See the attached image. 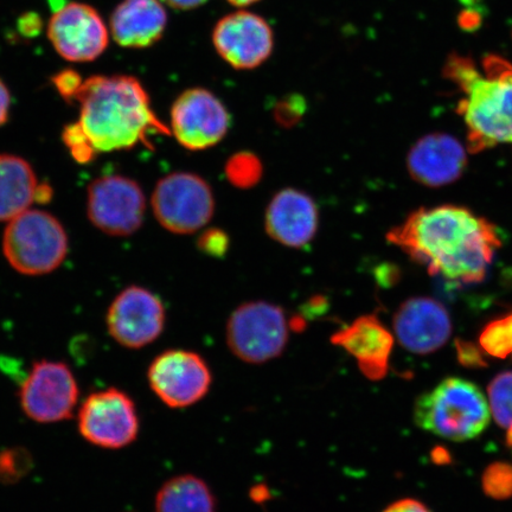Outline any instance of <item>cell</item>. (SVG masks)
I'll list each match as a JSON object with an SVG mask.
<instances>
[{"mask_svg":"<svg viewBox=\"0 0 512 512\" xmlns=\"http://www.w3.org/2000/svg\"><path fill=\"white\" fill-rule=\"evenodd\" d=\"M456 349L458 361L463 367L480 369L488 366L485 362L483 352L480 351L475 344L457 339Z\"/></svg>","mask_w":512,"mask_h":512,"instance_id":"cell-30","label":"cell"},{"mask_svg":"<svg viewBox=\"0 0 512 512\" xmlns=\"http://www.w3.org/2000/svg\"><path fill=\"white\" fill-rule=\"evenodd\" d=\"M162 2L172 9L189 11L200 8L207 0H162Z\"/></svg>","mask_w":512,"mask_h":512,"instance_id":"cell-36","label":"cell"},{"mask_svg":"<svg viewBox=\"0 0 512 512\" xmlns=\"http://www.w3.org/2000/svg\"><path fill=\"white\" fill-rule=\"evenodd\" d=\"M291 331L283 307L254 300L236 307L229 316L226 342L238 360L261 366L284 355Z\"/></svg>","mask_w":512,"mask_h":512,"instance_id":"cell-6","label":"cell"},{"mask_svg":"<svg viewBox=\"0 0 512 512\" xmlns=\"http://www.w3.org/2000/svg\"><path fill=\"white\" fill-rule=\"evenodd\" d=\"M78 102L79 120L64 127L62 140L70 155L88 164L101 155L139 145L152 149L151 137L171 136L157 117L149 93L134 76L94 75L81 82L68 104Z\"/></svg>","mask_w":512,"mask_h":512,"instance_id":"cell-1","label":"cell"},{"mask_svg":"<svg viewBox=\"0 0 512 512\" xmlns=\"http://www.w3.org/2000/svg\"><path fill=\"white\" fill-rule=\"evenodd\" d=\"M38 184L27 160L0 153V222L11 221L37 201Z\"/></svg>","mask_w":512,"mask_h":512,"instance_id":"cell-21","label":"cell"},{"mask_svg":"<svg viewBox=\"0 0 512 512\" xmlns=\"http://www.w3.org/2000/svg\"><path fill=\"white\" fill-rule=\"evenodd\" d=\"M54 86L57 92L60 93L62 98L69 102L76 91H78L81 85L82 79L79 73L75 70H63V72L57 74L53 78Z\"/></svg>","mask_w":512,"mask_h":512,"instance_id":"cell-31","label":"cell"},{"mask_svg":"<svg viewBox=\"0 0 512 512\" xmlns=\"http://www.w3.org/2000/svg\"><path fill=\"white\" fill-rule=\"evenodd\" d=\"M3 253L18 273L48 274L66 259L68 236L54 215L28 209L9 221L3 236Z\"/></svg>","mask_w":512,"mask_h":512,"instance_id":"cell-5","label":"cell"},{"mask_svg":"<svg viewBox=\"0 0 512 512\" xmlns=\"http://www.w3.org/2000/svg\"><path fill=\"white\" fill-rule=\"evenodd\" d=\"M330 342L355 358L361 373L370 381L387 376L394 337L375 315L358 317L331 336Z\"/></svg>","mask_w":512,"mask_h":512,"instance_id":"cell-19","label":"cell"},{"mask_svg":"<svg viewBox=\"0 0 512 512\" xmlns=\"http://www.w3.org/2000/svg\"><path fill=\"white\" fill-rule=\"evenodd\" d=\"M485 495L503 501L512 497V465L495 463L485 470L483 475Z\"/></svg>","mask_w":512,"mask_h":512,"instance_id":"cell-27","label":"cell"},{"mask_svg":"<svg viewBox=\"0 0 512 512\" xmlns=\"http://www.w3.org/2000/svg\"><path fill=\"white\" fill-rule=\"evenodd\" d=\"M227 2L236 6V8H246V6L260 2V0H227Z\"/></svg>","mask_w":512,"mask_h":512,"instance_id":"cell-39","label":"cell"},{"mask_svg":"<svg viewBox=\"0 0 512 512\" xmlns=\"http://www.w3.org/2000/svg\"><path fill=\"white\" fill-rule=\"evenodd\" d=\"M383 512H431L430 509L426 507L425 504H422L419 501H415V499H401L399 502H395L392 505L384 510Z\"/></svg>","mask_w":512,"mask_h":512,"instance_id":"cell-32","label":"cell"},{"mask_svg":"<svg viewBox=\"0 0 512 512\" xmlns=\"http://www.w3.org/2000/svg\"><path fill=\"white\" fill-rule=\"evenodd\" d=\"M387 240L425 266L430 275L464 285L484 280L502 246L494 224L469 209L448 204L415 210L389 230Z\"/></svg>","mask_w":512,"mask_h":512,"instance_id":"cell-2","label":"cell"},{"mask_svg":"<svg viewBox=\"0 0 512 512\" xmlns=\"http://www.w3.org/2000/svg\"><path fill=\"white\" fill-rule=\"evenodd\" d=\"M415 424L440 438L467 441L482 434L490 424V405L475 383L447 377L419 396L414 407Z\"/></svg>","mask_w":512,"mask_h":512,"instance_id":"cell-4","label":"cell"},{"mask_svg":"<svg viewBox=\"0 0 512 512\" xmlns=\"http://www.w3.org/2000/svg\"><path fill=\"white\" fill-rule=\"evenodd\" d=\"M78 401V382L72 370L62 362L34 363L19 389L23 412L40 424L72 418Z\"/></svg>","mask_w":512,"mask_h":512,"instance_id":"cell-10","label":"cell"},{"mask_svg":"<svg viewBox=\"0 0 512 512\" xmlns=\"http://www.w3.org/2000/svg\"><path fill=\"white\" fill-rule=\"evenodd\" d=\"M11 96L8 87L0 79V126L6 124L9 119Z\"/></svg>","mask_w":512,"mask_h":512,"instance_id":"cell-34","label":"cell"},{"mask_svg":"<svg viewBox=\"0 0 512 512\" xmlns=\"http://www.w3.org/2000/svg\"><path fill=\"white\" fill-rule=\"evenodd\" d=\"M230 241L224 230L209 228L204 230L197 240V247L200 251L213 258H223L228 253Z\"/></svg>","mask_w":512,"mask_h":512,"instance_id":"cell-29","label":"cell"},{"mask_svg":"<svg viewBox=\"0 0 512 512\" xmlns=\"http://www.w3.org/2000/svg\"><path fill=\"white\" fill-rule=\"evenodd\" d=\"M42 28L40 16L36 14H25L19 19V31L25 36H35Z\"/></svg>","mask_w":512,"mask_h":512,"instance_id":"cell-33","label":"cell"},{"mask_svg":"<svg viewBox=\"0 0 512 512\" xmlns=\"http://www.w3.org/2000/svg\"><path fill=\"white\" fill-rule=\"evenodd\" d=\"M213 44L223 61L238 70H251L270 59L274 35L265 18L249 11H235L220 19Z\"/></svg>","mask_w":512,"mask_h":512,"instance_id":"cell-15","label":"cell"},{"mask_svg":"<svg viewBox=\"0 0 512 512\" xmlns=\"http://www.w3.org/2000/svg\"><path fill=\"white\" fill-rule=\"evenodd\" d=\"M230 114L214 93L190 88L171 107V134L189 151L210 149L227 136Z\"/></svg>","mask_w":512,"mask_h":512,"instance_id":"cell-12","label":"cell"},{"mask_svg":"<svg viewBox=\"0 0 512 512\" xmlns=\"http://www.w3.org/2000/svg\"><path fill=\"white\" fill-rule=\"evenodd\" d=\"M467 166V152L456 138L446 133L422 137L408 152L409 176L427 188L457 182Z\"/></svg>","mask_w":512,"mask_h":512,"instance_id":"cell-18","label":"cell"},{"mask_svg":"<svg viewBox=\"0 0 512 512\" xmlns=\"http://www.w3.org/2000/svg\"><path fill=\"white\" fill-rule=\"evenodd\" d=\"M147 381L165 406L184 409L206 398L213 384V373L197 352L170 349L151 362Z\"/></svg>","mask_w":512,"mask_h":512,"instance_id":"cell-8","label":"cell"},{"mask_svg":"<svg viewBox=\"0 0 512 512\" xmlns=\"http://www.w3.org/2000/svg\"><path fill=\"white\" fill-rule=\"evenodd\" d=\"M318 227L317 204L302 190H280L268 203L265 215L266 232L280 245L304 248L316 238Z\"/></svg>","mask_w":512,"mask_h":512,"instance_id":"cell-17","label":"cell"},{"mask_svg":"<svg viewBox=\"0 0 512 512\" xmlns=\"http://www.w3.org/2000/svg\"><path fill=\"white\" fill-rule=\"evenodd\" d=\"M249 496L253 499L255 503L266 502L268 498H270L271 494L268 491L267 486L265 485H255L254 488L249 492Z\"/></svg>","mask_w":512,"mask_h":512,"instance_id":"cell-37","label":"cell"},{"mask_svg":"<svg viewBox=\"0 0 512 512\" xmlns=\"http://www.w3.org/2000/svg\"><path fill=\"white\" fill-rule=\"evenodd\" d=\"M480 348L486 354L501 358L512 355V313L508 316L492 320L485 326L479 337Z\"/></svg>","mask_w":512,"mask_h":512,"instance_id":"cell-24","label":"cell"},{"mask_svg":"<svg viewBox=\"0 0 512 512\" xmlns=\"http://www.w3.org/2000/svg\"><path fill=\"white\" fill-rule=\"evenodd\" d=\"M32 466L30 453L24 448H8L0 452V482L14 484L27 476Z\"/></svg>","mask_w":512,"mask_h":512,"instance_id":"cell-26","label":"cell"},{"mask_svg":"<svg viewBox=\"0 0 512 512\" xmlns=\"http://www.w3.org/2000/svg\"><path fill=\"white\" fill-rule=\"evenodd\" d=\"M480 23H482V18H480L478 12L475 10L464 11L463 14L459 16L460 27L465 30L477 29Z\"/></svg>","mask_w":512,"mask_h":512,"instance_id":"cell-35","label":"cell"},{"mask_svg":"<svg viewBox=\"0 0 512 512\" xmlns=\"http://www.w3.org/2000/svg\"><path fill=\"white\" fill-rule=\"evenodd\" d=\"M146 198L133 179L111 175L89 185L87 215L93 226L111 236H130L143 226Z\"/></svg>","mask_w":512,"mask_h":512,"instance_id":"cell-9","label":"cell"},{"mask_svg":"<svg viewBox=\"0 0 512 512\" xmlns=\"http://www.w3.org/2000/svg\"><path fill=\"white\" fill-rule=\"evenodd\" d=\"M165 307L155 293L140 286L120 292L108 309V332L121 347L138 350L155 343L163 334Z\"/></svg>","mask_w":512,"mask_h":512,"instance_id":"cell-13","label":"cell"},{"mask_svg":"<svg viewBox=\"0 0 512 512\" xmlns=\"http://www.w3.org/2000/svg\"><path fill=\"white\" fill-rule=\"evenodd\" d=\"M78 424L89 444L110 450L133 444L140 427L136 403L117 388L89 395L79 409Z\"/></svg>","mask_w":512,"mask_h":512,"instance_id":"cell-11","label":"cell"},{"mask_svg":"<svg viewBox=\"0 0 512 512\" xmlns=\"http://www.w3.org/2000/svg\"><path fill=\"white\" fill-rule=\"evenodd\" d=\"M305 111L306 102L303 96H286L275 105L274 119L283 127H293L303 119Z\"/></svg>","mask_w":512,"mask_h":512,"instance_id":"cell-28","label":"cell"},{"mask_svg":"<svg viewBox=\"0 0 512 512\" xmlns=\"http://www.w3.org/2000/svg\"><path fill=\"white\" fill-rule=\"evenodd\" d=\"M48 37L57 54L70 62L94 61L110 42L99 12L82 3H69L56 10L48 24Z\"/></svg>","mask_w":512,"mask_h":512,"instance_id":"cell-14","label":"cell"},{"mask_svg":"<svg viewBox=\"0 0 512 512\" xmlns=\"http://www.w3.org/2000/svg\"><path fill=\"white\" fill-rule=\"evenodd\" d=\"M394 331L403 348L427 355L444 347L452 335V322L445 306L437 300L414 297L396 311Z\"/></svg>","mask_w":512,"mask_h":512,"instance_id":"cell-16","label":"cell"},{"mask_svg":"<svg viewBox=\"0 0 512 512\" xmlns=\"http://www.w3.org/2000/svg\"><path fill=\"white\" fill-rule=\"evenodd\" d=\"M447 80L456 83L464 98L457 112L467 128V151L479 153L499 144L512 145V63L488 55L480 73L469 57L448 56Z\"/></svg>","mask_w":512,"mask_h":512,"instance_id":"cell-3","label":"cell"},{"mask_svg":"<svg viewBox=\"0 0 512 512\" xmlns=\"http://www.w3.org/2000/svg\"><path fill=\"white\" fill-rule=\"evenodd\" d=\"M155 512H217V499L206 480L188 473L160 486Z\"/></svg>","mask_w":512,"mask_h":512,"instance_id":"cell-22","label":"cell"},{"mask_svg":"<svg viewBox=\"0 0 512 512\" xmlns=\"http://www.w3.org/2000/svg\"><path fill=\"white\" fill-rule=\"evenodd\" d=\"M489 405L497 424L512 430V371H504L491 381L488 388Z\"/></svg>","mask_w":512,"mask_h":512,"instance_id":"cell-25","label":"cell"},{"mask_svg":"<svg viewBox=\"0 0 512 512\" xmlns=\"http://www.w3.org/2000/svg\"><path fill=\"white\" fill-rule=\"evenodd\" d=\"M110 24L119 46L150 48L162 40L168 14L162 0H124L113 11Z\"/></svg>","mask_w":512,"mask_h":512,"instance_id":"cell-20","label":"cell"},{"mask_svg":"<svg viewBox=\"0 0 512 512\" xmlns=\"http://www.w3.org/2000/svg\"><path fill=\"white\" fill-rule=\"evenodd\" d=\"M227 179L235 188L248 190L258 185L264 175V166L258 156L252 152L242 151L235 153L227 160Z\"/></svg>","mask_w":512,"mask_h":512,"instance_id":"cell-23","label":"cell"},{"mask_svg":"<svg viewBox=\"0 0 512 512\" xmlns=\"http://www.w3.org/2000/svg\"><path fill=\"white\" fill-rule=\"evenodd\" d=\"M432 458L437 464H448L451 462L450 454H448L445 448H435L432 453Z\"/></svg>","mask_w":512,"mask_h":512,"instance_id":"cell-38","label":"cell"},{"mask_svg":"<svg viewBox=\"0 0 512 512\" xmlns=\"http://www.w3.org/2000/svg\"><path fill=\"white\" fill-rule=\"evenodd\" d=\"M151 203L160 226L178 235L198 232L215 213L213 189L192 172H174L160 179Z\"/></svg>","mask_w":512,"mask_h":512,"instance_id":"cell-7","label":"cell"}]
</instances>
